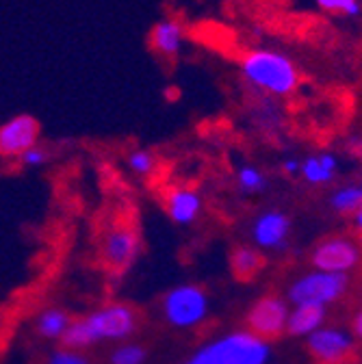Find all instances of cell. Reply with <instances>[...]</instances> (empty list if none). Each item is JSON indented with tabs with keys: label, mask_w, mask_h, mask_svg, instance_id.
I'll use <instances>...</instances> for the list:
<instances>
[{
	"label": "cell",
	"mask_w": 362,
	"mask_h": 364,
	"mask_svg": "<svg viewBox=\"0 0 362 364\" xmlns=\"http://www.w3.org/2000/svg\"><path fill=\"white\" fill-rule=\"evenodd\" d=\"M46 364H94L89 360L82 351H76V349H57L48 355V362Z\"/></svg>",
	"instance_id": "cell-24"
},
{
	"label": "cell",
	"mask_w": 362,
	"mask_h": 364,
	"mask_svg": "<svg viewBox=\"0 0 362 364\" xmlns=\"http://www.w3.org/2000/svg\"><path fill=\"white\" fill-rule=\"evenodd\" d=\"M126 165L134 176H152L156 169V154L150 148H134L126 154Z\"/></svg>",
	"instance_id": "cell-18"
},
{
	"label": "cell",
	"mask_w": 362,
	"mask_h": 364,
	"mask_svg": "<svg viewBox=\"0 0 362 364\" xmlns=\"http://www.w3.org/2000/svg\"><path fill=\"white\" fill-rule=\"evenodd\" d=\"M187 26L178 18H163L150 31V46L159 57L176 59L187 43Z\"/></svg>",
	"instance_id": "cell-13"
},
{
	"label": "cell",
	"mask_w": 362,
	"mask_h": 364,
	"mask_svg": "<svg viewBox=\"0 0 362 364\" xmlns=\"http://www.w3.org/2000/svg\"><path fill=\"white\" fill-rule=\"evenodd\" d=\"M72 316L63 308H46L41 310L35 318V332L43 341H61Z\"/></svg>",
	"instance_id": "cell-16"
},
{
	"label": "cell",
	"mask_w": 362,
	"mask_h": 364,
	"mask_svg": "<svg viewBox=\"0 0 362 364\" xmlns=\"http://www.w3.org/2000/svg\"><path fill=\"white\" fill-rule=\"evenodd\" d=\"M200 364H267L271 347L256 334L241 330L225 334L193 353Z\"/></svg>",
	"instance_id": "cell-3"
},
{
	"label": "cell",
	"mask_w": 362,
	"mask_h": 364,
	"mask_svg": "<svg viewBox=\"0 0 362 364\" xmlns=\"http://www.w3.org/2000/svg\"><path fill=\"white\" fill-rule=\"evenodd\" d=\"M330 204L334 206L336 213H353L362 206V187L358 185H347L334 191L330 198Z\"/></svg>",
	"instance_id": "cell-21"
},
{
	"label": "cell",
	"mask_w": 362,
	"mask_h": 364,
	"mask_svg": "<svg viewBox=\"0 0 362 364\" xmlns=\"http://www.w3.org/2000/svg\"><path fill=\"white\" fill-rule=\"evenodd\" d=\"M314 3L328 14H345L349 18H358L362 14L360 0H314Z\"/></svg>",
	"instance_id": "cell-22"
},
{
	"label": "cell",
	"mask_w": 362,
	"mask_h": 364,
	"mask_svg": "<svg viewBox=\"0 0 362 364\" xmlns=\"http://www.w3.org/2000/svg\"><path fill=\"white\" fill-rule=\"evenodd\" d=\"M336 167H339L336 156L332 152H321V154L306 156L299 163V176L308 182V185L321 187V185L332 182V178L336 173Z\"/></svg>",
	"instance_id": "cell-14"
},
{
	"label": "cell",
	"mask_w": 362,
	"mask_h": 364,
	"mask_svg": "<svg viewBox=\"0 0 362 364\" xmlns=\"http://www.w3.org/2000/svg\"><path fill=\"white\" fill-rule=\"evenodd\" d=\"M326 321V308L321 306H295L287 316V332L291 336H310Z\"/></svg>",
	"instance_id": "cell-15"
},
{
	"label": "cell",
	"mask_w": 362,
	"mask_h": 364,
	"mask_svg": "<svg viewBox=\"0 0 362 364\" xmlns=\"http://www.w3.org/2000/svg\"><path fill=\"white\" fill-rule=\"evenodd\" d=\"M142 326L139 310L126 301H109L85 316L70 321L63 338L65 349L85 351L98 343H126L137 334Z\"/></svg>",
	"instance_id": "cell-1"
},
{
	"label": "cell",
	"mask_w": 362,
	"mask_h": 364,
	"mask_svg": "<svg viewBox=\"0 0 362 364\" xmlns=\"http://www.w3.org/2000/svg\"><path fill=\"white\" fill-rule=\"evenodd\" d=\"M183 364H200V362H198V360H196V358H193V355H191V358H189V360H187V362H183Z\"/></svg>",
	"instance_id": "cell-28"
},
{
	"label": "cell",
	"mask_w": 362,
	"mask_h": 364,
	"mask_svg": "<svg viewBox=\"0 0 362 364\" xmlns=\"http://www.w3.org/2000/svg\"><path fill=\"white\" fill-rule=\"evenodd\" d=\"M308 349L321 364H339L351 353L353 338L341 328H319L308 336Z\"/></svg>",
	"instance_id": "cell-10"
},
{
	"label": "cell",
	"mask_w": 362,
	"mask_h": 364,
	"mask_svg": "<svg viewBox=\"0 0 362 364\" xmlns=\"http://www.w3.org/2000/svg\"><path fill=\"white\" fill-rule=\"evenodd\" d=\"M287 316H289V306L282 297L278 295H267L260 297L247 312V332L256 334L262 341H274L282 332H287Z\"/></svg>",
	"instance_id": "cell-8"
},
{
	"label": "cell",
	"mask_w": 362,
	"mask_h": 364,
	"mask_svg": "<svg viewBox=\"0 0 362 364\" xmlns=\"http://www.w3.org/2000/svg\"><path fill=\"white\" fill-rule=\"evenodd\" d=\"M312 264L319 271L349 276L362 267V243L353 237H330L314 247Z\"/></svg>",
	"instance_id": "cell-7"
},
{
	"label": "cell",
	"mask_w": 362,
	"mask_h": 364,
	"mask_svg": "<svg viewBox=\"0 0 362 364\" xmlns=\"http://www.w3.org/2000/svg\"><path fill=\"white\" fill-rule=\"evenodd\" d=\"M161 310L165 321L171 328L193 330L208 318L211 312L208 293L198 284H178L165 293L161 301Z\"/></svg>",
	"instance_id": "cell-4"
},
{
	"label": "cell",
	"mask_w": 362,
	"mask_h": 364,
	"mask_svg": "<svg viewBox=\"0 0 362 364\" xmlns=\"http://www.w3.org/2000/svg\"><path fill=\"white\" fill-rule=\"evenodd\" d=\"M50 161V152L43 148L41 144H35L33 148H28L26 152H22L18 156V163L26 169H37L41 165H46Z\"/></svg>",
	"instance_id": "cell-23"
},
{
	"label": "cell",
	"mask_w": 362,
	"mask_h": 364,
	"mask_svg": "<svg viewBox=\"0 0 362 364\" xmlns=\"http://www.w3.org/2000/svg\"><path fill=\"white\" fill-rule=\"evenodd\" d=\"M282 169H284V173L295 176V173H299V161H295V159H287V161L282 163Z\"/></svg>",
	"instance_id": "cell-25"
},
{
	"label": "cell",
	"mask_w": 362,
	"mask_h": 364,
	"mask_svg": "<svg viewBox=\"0 0 362 364\" xmlns=\"http://www.w3.org/2000/svg\"><path fill=\"white\" fill-rule=\"evenodd\" d=\"M142 252V239L137 225L119 221L109 225L100 241V258L113 273L128 271Z\"/></svg>",
	"instance_id": "cell-6"
},
{
	"label": "cell",
	"mask_w": 362,
	"mask_h": 364,
	"mask_svg": "<svg viewBox=\"0 0 362 364\" xmlns=\"http://www.w3.org/2000/svg\"><path fill=\"white\" fill-rule=\"evenodd\" d=\"M353 221H356L358 232L362 235V208H358V210H356V217H353Z\"/></svg>",
	"instance_id": "cell-27"
},
{
	"label": "cell",
	"mask_w": 362,
	"mask_h": 364,
	"mask_svg": "<svg viewBox=\"0 0 362 364\" xmlns=\"http://www.w3.org/2000/svg\"><path fill=\"white\" fill-rule=\"evenodd\" d=\"M39 122L33 115L20 113L0 124V156L18 159L22 152L39 144Z\"/></svg>",
	"instance_id": "cell-9"
},
{
	"label": "cell",
	"mask_w": 362,
	"mask_h": 364,
	"mask_svg": "<svg viewBox=\"0 0 362 364\" xmlns=\"http://www.w3.org/2000/svg\"><path fill=\"white\" fill-rule=\"evenodd\" d=\"M148 358V351L144 345L139 343H119L111 353H109V362L111 364H144Z\"/></svg>",
	"instance_id": "cell-20"
},
{
	"label": "cell",
	"mask_w": 362,
	"mask_h": 364,
	"mask_svg": "<svg viewBox=\"0 0 362 364\" xmlns=\"http://www.w3.org/2000/svg\"><path fill=\"white\" fill-rule=\"evenodd\" d=\"M262 267H265V260L260 252L252 245H239L230 254V269L239 280L256 278Z\"/></svg>",
	"instance_id": "cell-17"
},
{
	"label": "cell",
	"mask_w": 362,
	"mask_h": 364,
	"mask_svg": "<svg viewBox=\"0 0 362 364\" xmlns=\"http://www.w3.org/2000/svg\"><path fill=\"white\" fill-rule=\"evenodd\" d=\"M165 210L176 225H191L204 210V200L198 189L176 185L165 193Z\"/></svg>",
	"instance_id": "cell-11"
},
{
	"label": "cell",
	"mask_w": 362,
	"mask_h": 364,
	"mask_svg": "<svg viewBox=\"0 0 362 364\" xmlns=\"http://www.w3.org/2000/svg\"><path fill=\"white\" fill-rule=\"evenodd\" d=\"M291 232V221L280 210H265L252 225V239L262 250H278L287 243Z\"/></svg>",
	"instance_id": "cell-12"
},
{
	"label": "cell",
	"mask_w": 362,
	"mask_h": 364,
	"mask_svg": "<svg viewBox=\"0 0 362 364\" xmlns=\"http://www.w3.org/2000/svg\"><path fill=\"white\" fill-rule=\"evenodd\" d=\"M349 289V276L314 269L304 273L289 289V301L293 306H321L339 301Z\"/></svg>",
	"instance_id": "cell-5"
},
{
	"label": "cell",
	"mask_w": 362,
	"mask_h": 364,
	"mask_svg": "<svg viewBox=\"0 0 362 364\" xmlns=\"http://www.w3.org/2000/svg\"><path fill=\"white\" fill-rule=\"evenodd\" d=\"M237 185L243 193H262L267 189V176L254 165H241L237 171Z\"/></svg>",
	"instance_id": "cell-19"
},
{
	"label": "cell",
	"mask_w": 362,
	"mask_h": 364,
	"mask_svg": "<svg viewBox=\"0 0 362 364\" xmlns=\"http://www.w3.org/2000/svg\"><path fill=\"white\" fill-rule=\"evenodd\" d=\"M241 76L267 96L284 98L299 87V72L293 59L271 48H254L241 57Z\"/></svg>",
	"instance_id": "cell-2"
},
{
	"label": "cell",
	"mask_w": 362,
	"mask_h": 364,
	"mask_svg": "<svg viewBox=\"0 0 362 364\" xmlns=\"http://www.w3.org/2000/svg\"><path fill=\"white\" fill-rule=\"evenodd\" d=\"M353 334L358 336V338H362V310L356 314V318H353Z\"/></svg>",
	"instance_id": "cell-26"
}]
</instances>
